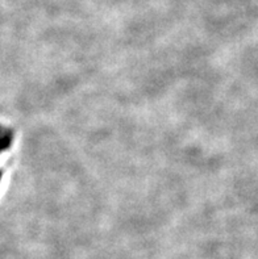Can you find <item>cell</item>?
Segmentation results:
<instances>
[{
    "mask_svg": "<svg viewBox=\"0 0 258 259\" xmlns=\"http://www.w3.org/2000/svg\"><path fill=\"white\" fill-rule=\"evenodd\" d=\"M3 179V170H0V182Z\"/></svg>",
    "mask_w": 258,
    "mask_h": 259,
    "instance_id": "1",
    "label": "cell"
}]
</instances>
